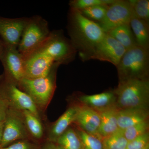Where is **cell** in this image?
Returning a JSON list of instances; mask_svg holds the SVG:
<instances>
[{
    "label": "cell",
    "instance_id": "e0dca14e",
    "mask_svg": "<svg viewBox=\"0 0 149 149\" xmlns=\"http://www.w3.org/2000/svg\"><path fill=\"white\" fill-rule=\"evenodd\" d=\"M149 112L142 109H118L117 121L118 128L124 130L131 126L148 120Z\"/></svg>",
    "mask_w": 149,
    "mask_h": 149
},
{
    "label": "cell",
    "instance_id": "30bf717a",
    "mask_svg": "<svg viewBox=\"0 0 149 149\" xmlns=\"http://www.w3.org/2000/svg\"><path fill=\"white\" fill-rule=\"evenodd\" d=\"M132 9L129 1L115 0L109 5L98 24L105 33L123 24H130Z\"/></svg>",
    "mask_w": 149,
    "mask_h": 149
},
{
    "label": "cell",
    "instance_id": "7402d4cb",
    "mask_svg": "<svg viewBox=\"0 0 149 149\" xmlns=\"http://www.w3.org/2000/svg\"><path fill=\"white\" fill-rule=\"evenodd\" d=\"M55 143L59 149H84L77 132L70 127L59 137Z\"/></svg>",
    "mask_w": 149,
    "mask_h": 149
},
{
    "label": "cell",
    "instance_id": "4fadbf2b",
    "mask_svg": "<svg viewBox=\"0 0 149 149\" xmlns=\"http://www.w3.org/2000/svg\"><path fill=\"white\" fill-rule=\"evenodd\" d=\"M24 58V78L28 79L45 77L50 72L56 64H58L49 58L38 53L32 54Z\"/></svg>",
    "mask_w": 149,
    "mask_h": 149
},
{
    "label": "cell",
    "instance_id": "9c48e42d",
    "mask_svg": "<svg viewBox=\"0 0 149 149\" xmlns=\"http://www.w3.org/2000/svg\"><path fill=\"white\" fill-rule=\"evenodd\" d=\"M0 61L3 67V74L16 84L24 77L25 58L17 48L4 45L0 54Z\"/></svg>",
    "mask_w": 149,
    "mask_h": 149
},
{
    "label": "cell",
    "instance_id": "836d02e7",
    "mask_svg": "<svg viewBox=\"0 0 149 149\" xmlns=\"http://www.w3.org/2000/svg\"><path fill=\"white\" fill-rule=\"evenodd\" d=\"M4 45V43L3 42V40L1 39H0V54L3 48Z\"/></svg>",
    "mask_w": 149,
    "mask_h": 149
},
{
    "label": "cell",
    "instance_id": "277c9868",
    "mask_svg": "<svg viewBox=\"0 0 149 149\" xmlns=\"http://www.w3.org/2000/svg\"><path fill=\"white\" fill-rule=\"evenodd\" d=\"M116 67L120 81L147 79L149 68L148 50L138 45L132 47L125 51Z\"/></svg>",
    "mask_w": 149,
    "mask_h": 149
},
{
    "label": "cell",
    "instance_id": "7c38bea8",
    "mask_svg": "<svg viewBox=\"0 0 149 149\" xmlns=\"http://www.w3.org/2000/svg\"><path fill=\"white\" fill-rule=\"evenodd\" d=\"M29 17L9 18L0 16V36L6 45L17 48Z\"/></svg>",
    "mask_w": 149,
    "mask_h": 149
},
{
    "label": "cell",
    "instance_id": "2e32d148",
    "mask_svg": "<svg viewBox=\"0 0 149 149\" xmlns=\"http://www.w3.org/2000/svg\"><path fill=\"white\" fill-rule=\"evenodd\" d=\"M78 106L70 107L51 126L47 135V141L55 143L61 136L74 123L78 111Z\"/></svg>",
    "mask_w": 149,
    "mask_h": 149
},
{
    "label": "cell",
    "instance_id": "9a60e30c",
    "mask_svg": "<svg viewBox=\"0 0 149 149\" xmlns=\"http://www.w3.org/2000/svg\"><path fill=\"white\" fill-rule=\"evenodd\" d=\"M79 101L84 105L98 113L116 107V97L114 91H108L95 95L80 96Z\"/></svg>",
    "mask_w": 149,
    "mask_h": 149
},
{
    "label": "cell",
    "instance_id": "ac0fdd59",
    "mask_svg": "<svg viewBox=\"0 0 149 149\" xmlns=\"http://www.w3.org/2000/svg\"><path fill=\"white\" fill-rule=\"evenodd\" d=\"M130 25L137 45L149 50V23L136 16L132 10Z\"/></svg>",
    "mask_w": 149,
    "mask_h": 149
},
{
    "label": "cell",
    "instance_id": "d4e9b609",
    "mask_svg": "<svg viewBox=\"0 0 149 149\" xmlns=\"http://www.w3.org/2000/svg\"><path fill=\"white\" fill-rule=\"evenodd\" d=\"M129 2L135 15L149 23L148 0H130Z\"/></svg>",
    "mask_w": 149,
    "mask_h": 149
},
{
    "label": "cell",
    "instance_id": "44dd1931",
    "mask_svg": "<svg viewBox=\"0 0 149 149\" xmlns=\"http://www.w3.org/2000/svg\"><path fill=\"white\" fill-rule=\"evenodd\" d=\"M29 136L35 140H41L44 135V129L41 118L27 110L22 111Z\"/></svg>",
    "mask_w": 149,
    "mask_h": 149
},
{
    "label": "cell",
    "instance_id": "52a82bcc",
    "mask_svg": "<svg viewBox=\"0 0 149 149\" xmlns=\"http://www.w3.org/2000/svg\"><path fill=\"white\" fill-rule=\"evenodd\" d=\"M0 96L7 101L10 107L29 111L41 118L40 110L31 98L3 74L0 75Z\"/></svg>",
    "mask_w": 149,
    "mask_h": 149
},
{
    "label": "cell",
    "instance_id": "e575fe53",
    "mask_svg": "<svg viewBox=\"0 0 149 149\" xmlns=\"http://www.w3.org/2000/svg\"><path fill=\"white\" fill-rule=\"evenodd\" d=\"M141 149H149V145H147L145 147V148H143Z\"/></svg>",
    "mask_w": 149,
    "mask_h": 149
},
{
    "label": "cell",
    "instance_id": "ba28073f",
    "mask_svg": "<svg viewBox=\"0 0 149 149\" xmlns=\"http://www.w3.org/2000/svg\"><path fill=\"white\" fill-rule=\"evenodd\" d=\"M29 136L22 111L10 107L4 121L1 148L15 141L27 140Z\"/></svg>",
    "mask_w": 149,
    "mask_h": 149
},
{
    "label": "cell",
    "instance_id": "d6986e66",
    "mask_svg": "<svg viewBox=\"0 0 149 149\" xmlns=\"http://www.w3.org/2000/svg\"><path fill=\"white\" fill-rule=\"evenodd\" d=\"M118 110L117 108L115 107L99 113L101 117L99 133L102 140L119 129L117 121Z\"/></svg>",
    "mask_w": 149,
    "mask_h": 149
},
{
    "label": "cell",
    "instance_id": "d6a6232c",
    "mask_svg": "<svg viewBox=\"0 0 149 149\" xmlns=\"http://www.w3.org/2000/svg\"><path fill=\"white\" fill-rule=\"evenodd\" d=\"M4 121L0 122V148H1V143L2 138L3 128Z\"/></svg>",
    "mask_w": 149,
    "mask_h": 149
},
{
    "label": "cell",
    "instance_id": "484cf974",
    "mask_svg": "<svg viewBox=\"0 0 149 149\" xmlns=\"http://www.w3.org/2000/svg\"><path fill=\"white\" fill-rule=\"evenodd\" d=\"M108 6H93L79 11L86 18L98 23L104 18Z\"/></svg>",
    "mask_w": 149,
    "mask_h": 149
},
{
    "label": "cell",
    "instance_id": "7a4b0ae2",
    "mask_svg": "<svg viewBox=\"0 0 149 149\" xmlns=\"http://www.w3.org/2000/svg\"><path fill=\"white\" fill-rule=\"evenodd\" d=\"M118 109L148 110L149 82L147 79H130L120 81L115 90Z\"/></svg>",
    "mask_w": 149,
    "mask_h": 149
},
{
    "label": "cell",
    "instance_id": "cb8c5ba5",
    "mask_svg": "<svg viewBox=\"0 0 149 149\" xmlns=\"http://www.w3.org/2000/svg\"><path fill=\"white\" fill-rule=\"evenodd\" d=\"M81 140L84 149H104L100 139L86 133L81 128L75 130Z\"/></svg>",
    "mask_w": 149,
    "mask_h": 149
},
{
    "label": "cell",
    "instance_id": "1f68e13d",
    "mask_svg": "<svg viewBox=\"0 0 149 149\" xmlns=\"http://www.w3.org/2000/svg\"><path fill=\"white\" fill-rule=\"evenodd\" d=\"M41 149H59L55 143L47 141Z\"/></svg>",
    "mask_w": 149,
    "mask_h": 149
},
{
    "label": "cell",
    "instance_id": "ffe728a7",
    "mask_svg": "<svg viewBox=\"0 0 149 149\" xmlns=\"http://www.w3.org/2000/svg\"><path fill=\"white\" fill-rule=\"evenodd\" d=\"M106 33L121 44L126 50L137 45L130 24L120 25Z\"/></svg>",
    "mask_w": 149,
    "mask_h": 149
},
{
    "label": "cell",
    "instance_id": "5b68a950",
    "mask_svg": "<svg viewBox=\"0 0 149 149\" xmlns=\"http://www.w3.org/2000/svg\"><path fill=\"white\" fill-rule=\"evenodd\" d=\"M47 21L39 15L29 17L17 47L24 58L40 48L51 34Z\"/></svg>",
    "mask_w": 149,
    "mask_h": 149
},
{
    "label": "cell",
    "instance_id": "8fae6325",
    "mask_svg": "<svg viewBox=\"0 0 149 149\" xmlns=\"http://www.w3.org/2000/svg\"><path fill=\"white\" fill-rule=\"evenodd\" d=\"M125 51L121 44L106 33L102 40L95 48L91 59L108 62L116 66Z\"/></svg>",
    "mask_w": 149,
    "mask_h": 149
},
{
    "label": "cell",
    "instance_id": "4dcf8cb0",
    "mask_svg": "<svg viewBox=\"0 0 149 149\" xmlns=\"http://www.w3.org/2000/svg\"><path fill=\"white\" fill-rule=\"evenodd\" d=\"M9 108V105L7 101L0 96V122H3L5 120Z\"/></svg>",
    "mask_w": 149,
    "mask_h": 149
},
{
    "label": "cell",
    "instance_id": "3957f363",
    "mask_svg": "<svg viewBox=\"0 0 149 149\" xmlns=\"http://www.w3.org/2000/svg\"><path fill=\"white\" fill-rule=\"evenodd\" d=\"M60 65L56 64L45 77L35 79L24 78L18 88L31 98L39 110L46 109L52 98L56 88V76Z\"/></svg>",
    "mask_w": 149,
    "mask_h": 149
},
{
    "label": "cell",
    "instance_id": "8992f818",
    "mask_svg": "<svg viewBox=\"0 0 149 149\" xmlns=\"http://www.w3.org/2000/svg\"><path fill=\"white\" fill-rule=\"evenodd\" d=\"M77 52L70 39L61 31H54L51 32L47 40L32 54H42L61 65L72 61Z\"/></svg>",
    "mask_w": 149,
    "mask_h": 149
},
{
    "label": "cell",
    "instance_id": "6da1fadb",
    "mask_svg": "<svg viewBox=\"0 0 149 149\" xmlns=\"http://www.w3.org/2000/svg\"><path fill=\"white\" fill-rule=\"evenodd\" d=\"M68 30L70 40L83 61L91 59L96 46L106 35L98 23L72 8L68 14Z\"/></svg>",
    "mask_w": 149,
    "mask_h": 149
},
{
    "label": "cell",
    "instance_id": "f1b7e54d",
    "mask_svg": "<svg viewBox=\"0 0 149 149\" xmlns=\"http://www.w3.org/2000/svg\"><path fill=\"white\" fill-rule=\"evenodd\" d=\"M149 144V132L128 142L126 149H141Z\"/></svg>",
    "mask_w": 149,
    "mask_h": 149
},
{
    "label": "cell",
    "instance_id": "603a6c76",
    "mask_svg": "<svg viewBox=\"0 0 149 149\" xmlns=\"http://www.w3.org/2000/svg\"><path fill=\"white\" fill-rule=\"evenodd\" d=\"M104 149H126L128 141L125 138L123 130L119 129L102 140Z\"/></svg>",
    "mask_w": 149,
    "mask_h": 149
},
{
    "label": "cell",
    "instance_id": "4316f807",
    "mask_svg": "<svg viewBox=\"0 0 149 149\" xmlns=\"http://www.w3.org/2000/svg\"><path fill=\"white\" fill-rule=\"evenodd\" d=\"M148 120H145L123 130V134L128 142L148 132Z\"/></svg>",
    "mask_w": 149,
    "mask_h": 149
},
{
    "label": "cell",
    "instance_id": "5bb4252c",
    "mask_svg": "<svg viewBox=\"0 0 149 149\" xmlns=\"http://www.w3.org/2000/svg\"><path fill=\"white\" fill-rule=\"evenodd\" d=\"M74 123L86 133L96 136L102 141L99 133L101 117L98 112L83 105L78 106V111Z\"/></svg>",
    "mask_w": 149,
    "mask_h": 149
},
{
    "label": "cell",
    "instance_id": "83f0119b",
    "mask_svg": "<svg viewBox=\"0 0 149 149\" xmlns=\"http://www.w3.org/2000/svg\"><path fill=\"white\" fill-rule=\"evenodd\" d=\"M115 0H72L69 2L70 8L80 10L95 6H108Z\"/></svg>",
    "mask_w": 149,
    "mask_h": 149
},
{
    "label": "cell",
    "instance_id": "f546056e",
    "mask_svg": "<svg viewBox=\"0 0 149 149\" xmlns=\"http://www.w3.org/2000/svg\"><path fill=\"white\" fill-rule=\"evenodd\" d=\"M37 144L31 143L27 140H20L7 146L0 149H41Z\"/></svg>",
    "mask_w": 149,
    "mask_h": 149
}]
</instances>
